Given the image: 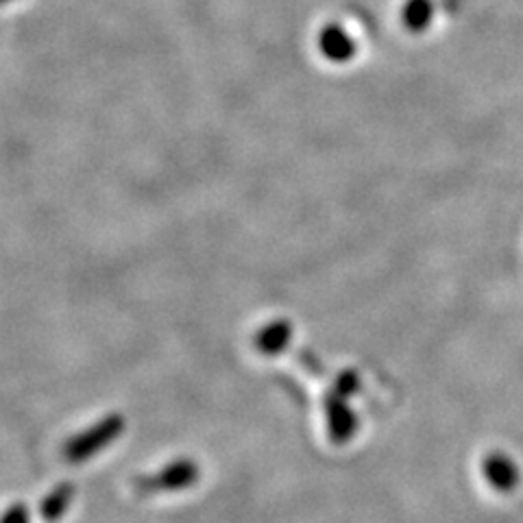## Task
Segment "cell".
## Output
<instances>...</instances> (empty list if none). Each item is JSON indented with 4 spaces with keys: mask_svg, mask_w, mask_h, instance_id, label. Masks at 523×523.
I'll use <instances>...</instances> for the list:
<instances>
[{
    "mask_svg": "<svg viewBox=\"0 0 523 523\" xmlns=\"http://www.w3.org/2000/svg\"><path fill=\"white\" fill-rule=\"evenodd\" d=\"M125 432V419L120 415H109L94 423L92 428L83 430L81 434L72 436V439L64 445V458L68 462H85L92 456H96L101 449L112 445L120 434Z\"/></svg>",
    "mask_w": 523,
    "mask_h": 523,
    "instance_id": "1",
    "label": "cell"
},
{
    "mask_svg": "<svg viewBox=\"0 0 523 523\" xmlns=\"http://www.w3.org/2000/svg\"><path fill=\"white\" fill-rule=\"evenodd\" d=\"M199 480V465L194 460L179 458L170 462L162 471H157L155 476H147L138 480L140 493H173L184 491L188 486L197 484Z\"/></svg>",
    "mask_w": 523,
    "mask_h": 523,
    "instance_id": "2",
    "label": "cell"
},
{
    "mask_svg": "<svg viewBox=\"0 0 523 523\" xmlns=\"http://www.w3.org/2000/svg\"><path fill=\"white\" fill-rule=\"evenodd\" d=\"M482 469L486 480H489L500 493L515 491V486L519 484L517 465L502 452H493L491 456H486Z\"/></svg>",
    "mask_w": 523,
    "mask_h": 523,
    "instance_id": "3",
    "label": "cell"
},
{
    "mask_svg": "<svg viewBox=\"0 0 523 523\" xmlns=\"http://www.w3.org/2000/svg\"><path fill=\"white\" fill-rule=\"evenodd\" d=\"M327 428H330V441L343 445L354 439L358 419L340 399H327Z\"/></svg>",
    "mask_w": 523,
    "mask_h": 523,
    "instance_id": "4",
    "label": "cell"
},
{
    "mask_svg": "<svg viewBox=\"0 0 523 523\" xmlns=\"http://www.w3.org/2000/svg\"><path fill=\"white\" fill-rule=\"evenodd\" d=\"M72 497H75V486H72V484H59L57 489H53L51 493L44 497V502L40 506L42 519L51 521V523L57 521L68 510Z\"/></svg>",
    "mask_w": 523,
    "mask_h": 523,
    "instance_id": "5",
    "label": "cell"
},
{
    "mask_svg": "<svg viewBox=\"0 0 523 523\" xmlns=\"http://www.w3.org/2000/svg\"><path fill=\"white\" fill-rule=\"evenodd\" d=\"M288 340V330L282 325L271 327V330H266L260 338H258V347L264 354H277V351H282V347L286 345Z\"/></svg>",
    "mask_w": 523,
    "mask_h": 523,
    "instance_id": "6",
    "label": "cell"
},
{
    "mask_svg": "<svg viewBox=\"0 0 523 523\" xmlns=\"http://www.w3.org/2000/svg\"><path fill=\"white\" fill-rule=\"evenodd\" d=\"M0 523H31L29 508L24 504H14L9 510H5V515L0 517Z\"/></svg>",
    "mask_w": 523,
    "mask_h": 523,
    "instance_id": "7",
    "label": "cell"
},
{
    "mask_svg": "<svg viewBox=\"0 0 523 523\" xmlns=\"http://www.w3.org/2000/svg\"><path fill=\"white\" fill-rule=\"evenodd\" d=\"M358 391V377L354 373H345L343 377L338 380V393L343 397L354 395Z\"/></svg>",
    "mask_w": 523,
    "mask_h": 523,
    "instance_id": "8",
    "label": "cell"
}]
</instances>
